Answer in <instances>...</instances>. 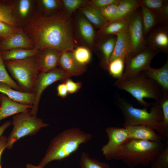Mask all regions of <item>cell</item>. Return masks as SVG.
Returning a JSON list of instances; mask_svg holds the SVG:
<instances>
[{
	"mask_svg": "<svg viewBox=\"0 0 168 168\" xmlns=\"http://www.w3.org/2000/svg\"><path fill=\"white\" fill-rule=\"evenodd\" d=\"M26 168H44V167H42L38 165L35 166L30 163L26 164Z\"/></svg>",
	"mask_w": 168,
	"mask_h": 168,
	"instance_id": "cell-47",
	"label": "cell"
},
{
	"mask_svg": "<svg viewBox=\"0 0 168 168\" xmlns=\"http://www.w3.org/2000/svg\"><path fill=\"white\" fill-rule=\"evenodd\" d=\"M2 99V94L0 93V106L1 105V103Z\"/></svg>",
	"mask_w": 168,
	"mask_h": 168,
	"instance_id": "cell-48",
	"label": "cell"
},
{
	"mask_svg": "<svg viewBox=\"0 0 168 168\" xmlns=\"http://www.w3.org/2000/svg\"><path fill=\"white\" fill-rule=\"evenodd\" d=\"M79 9L86 18L97 28H101L108 22L99 10L91 6L86 5Z\"/></svg>",
	"mask_w": 168,
	"mask_h": 168,
	"instance_id": "cell-26",
	"label": "cell"
},
{
	"mask_svg": "<svg viewBox=\"0 0 168 168\" xmlns=\"http://www.w3.org/2000/svg\"><path fill=\"white\" fill-rule=\"evenodd\" d=\"M108 22L116 19L117 13V5L113 4L99 10Z\"/></svg>",
	"mask_w": 168,
	"mask_h": 168,
	"instance_id": "cell-40",
	"label": "cell"
},
{
	"mask_svg": "<svg viewBox=\"0 0 168 168\" xmlns=\"http://www.w3.org/2000/svg\"><path fill=\"white\" fill-rule=\"evenodd\" d=\"M167 1V0H140L141 5L157 13Z\"/></svg>",
	"mask_w": 168,
	"mask_h": 168,
	"instance_id": "cell-38",
	"label": "cell"
},
{
	"mask_svg": "<svg viewBox=\"0 0 168 168\" xmlns=\"http://www.w3.org/2000/svg\"><path fill=\"white\" fill-rule=\"evenodd\" d=\"M165 146L162 141L129 138L105 157L108 160L121 161L131 168L139 165L147 166Z\"/></svg>",
	"mask_w": 168,
	"mask_h": 168,
	"instance_id": "cell-2",
	"label": "cell"
},
{
	"mask_svg": "<svg viewBox=\"0 0 168 168\" xmlns=\"http://www.w3.org/2000/svg\"><path fill=\"white\" fill-rule=\"evenodd\" d=\"M68 94H72L78 91L82 87V84L80 82H75L69 78L65 80Z\"/></svg>",
	"mask_w": 168,
	"mask_h": 168,
	"instance_id": "cell-42",
	"label": "cell"
},
{
	"mask_svg": "<svg viewBox=\"0 0 168 168\" xmlns=\"http://www.w3.org/2000/svg\"><path fill=\"white\" fill-rule=\"evenodd\" d=\"M91 133L78 128L66 129L51 141L45 155L38 166L44 167L55 161H61L76 152L82 144L91 139Z\"/></svg>",
	"mask_w": 168,
	"mask_h": 168,
	"instance_id": "cell-3",
	"label": "cell"
},
{
	"mask_svg": "<svg viewBox=\"0 0 168 168\" xmlns=\"http://www.w3.org/2000/svg\"><path fill=\"white\" fill-rule=\"evenodd\" d=\"M148 78L157 83L164 92H168V58L165 64L159 68L151 66L142 72Z\"/></svg>",
	"mask_w": 168,
	"mask_h": 168,
	"instance_id": "cell-20",
	"label": "cell"
},
{
	"mask_svg": "<svg viewBox=\"0 0 168 168\" xmlns=\"http://www.w3.org/2000/svg\"><path fill=\"white\" fill-rule=\"evenodd\" d=\"M105 132L108 141L101 148L102 154L105 157L129 138L128 132L124 127H109L106 128Z\"/></svg>",
	"mask_w": 168,
	"mask_h": 168,
	"instance_id": "cell-12",
	"label": "cell"
},
{
	"mask_svg": "<svg viewBox=\"0 0 168 168\" xmlns=\"http://www.w3.org/2000/svg\"><path fill=\"white\" fill-rule=\"evenodd\" d=\"M0 93L6 95L9 98L20 103L33 105L35 97L34 92L19 91L9 85L0 82Z\"/></svg>",
	"mask_w": 168,
	"mask_h": 168,
	"instance_id": "cell-19",
	"label": "cell"
},
{
	"mask_svg": "<svg viewBox=\"0 0 168 168\" xmlns=\"http://www.w3.org/2000/svg\"><path fill=\"white\" fill-rule=\"evenodd\" d=\"M39 51V50L33 48L31 49L16 48L1 51V52L2 59L4 61H5L20 60L35 56Z\"/></svg>",
	"mask_w": 168,
	"mask_h": 168,
	"instance_id": "cell-25",
	"label": "cell"
},
{
	"mask_svg": "<svg viewBox=\"0 0 168 168\" xmlns=\"http://www.w3.org/2000/svg\"><path fill=\"white\" fill-rule=\"evenodd\" d=\"M109 36L101 42L99 46L103 63L107 68L110 58L114 50L116 40L115 35Z\"/></svg>",
	"mask_w": 168,
	"mask_h": 168,
	"instance_id": "cell-28",
	"label": "cell"
},
{
	"mask_svg": "<svg viewBox=\"0 0 168 168\" xmlns=\"http://www.w3.org/2000/svg\"><path fill=\"white\" fill-rule=\"evenodd\" d=\"M73 56L79 64L86 66L90 61L91 54L90 50L83 46H78L72 52Z\"/></svg>",
	"mask_w": 168,
	"mask_h": 168,
	"instance_id": "cell-33",
	"label": "cell"
},
{
	"mask_svg": "<svg viewBox=\"0 0 168 168\" xmlns=\"http://www.w3.org/2000/svg\"><path fill=\"white\" fill-rule=\"evenodd\" d=\"M125 66L124 61L120 58H117L109 62L107 69L110 74L113 77L118 79L122 76Z\"/></svg>",
	"mask_w": 168,
	"mask_h": 168,
	"instance_id": "cell-31",
	"label": "cell"
},
{
	"mask_svg": "<svg viewBox=\"0 0 168 168\" xmlns=\"http://www.w3.org/2000/svg\"><path fill=\"white\" fill-rule=\"evenodd\" d=\"M69 77L59 68L46 72H40L34 83L33 92L35 95V100L30 111L32 115H36L42 94L49 86L59 80H65Z\"/></svg>",
	"mask_w": 168,
	"mask_h": 168,
	"instance_id": "cell-9",
	"label": "cell"
},
{
	"mask_svg": "<svg viewBox=\"0 0 168 168\" xmlns=\"http://www.w3.org/2000/svg\"><path fill=\"white\" fill-rule=\"evenodd\" d=\"M36 56L4 61L6 68L23 91L33 92L34 85L40 72Z\"/></svg>",
	"mask_w": 168,
	"mask_h": 168,
	"instance_id": "cell-7",
	"label": "cell"
},
{
	"mask_svg": "<svg viewBox=\"0 0 168 168\" xmlns=\"http://www.w3.org/2000/svg\"><path fill=\"white\" fill-rule=\"evenodd\" d=\"M115 35L116 36V40L110 62L116 58H120L124 61L125 63L132 52L131 41L127 29Z\"/></svg>",
	"mask_w": 168,
	"mask_h": 168,
	"instance_id": "cell-15",
	"label": "cell"
},
{
	"mask_svg": "<svg viewBox=\"0 0 168 168\" xmlns=\"http://www.w3.org/2000/svg\"><path fill=\"white\" fill-rule=\"evenodd\" d=\"M0 21L13 27L20 28L14 12L13 1L0 0Z\"/></svg>",
	"mask_w": 168,
	"mask_h": 168,
	"instance_id": "cell-22",
	"label": "cell"
},
{
	"mask_svg": "<svg viewBox=\"0 0 168 168\" xmlns=\"http://www.w3.org/2000/svg\"><path fill=\"white\" fill-rule=\"evenodd\" d=\"M0 82L7 84L14 89L19 91H23L21 89L8 74L2 59L0 50Z\"/></svg>",
	"mask_w": 168,
	"mask_h": 168,
	"instance_id": "cell-32",
	"label": "cell"
},
{
	"mask_svg": "<svg viewBox=\"0 0 168 168\" xmlns=\"http://www.w3.org/2000/svg\"><path fill=\"white\" fill-rule=\"evenodd\" d=\"M151 168H168V145L150 164Z\"/></svg>",
	"mask_w": 168,
	"mask_h": 168,
	"instance_id": "cell-35",
	"label": "cell"
},
{
	"mask_svg": "<svg viewBox=\"0 0 168 168\" xmlns=\"http://www.w3.org/2000/svg\"><path fill=\"white\" fill-rule=\"evenodd\" d=\"M119 0H92L89 1L87 5L91 6L100 10L113 4L118 5Z\"/></svg>",
	"mask_w": 168,
	"mask_h": 168,
	"instance_id": "cell-41",
	"label": "cell"
},
{
	"mask_svg": "<svg viewBox=\"0 0 168 168\" xmlns=\"http://www.w3.org/2000/svg\"><path fill=\"white\" fill-rule=\"evenodd\" d=\"M79 166L80 168H111L108 164L91 157L85 152L81 153Z\"/></svg>",
	"mask_w": 168,
	"mask_h": 168,
	"instance_id": "cell-30",
	"label": "cell"
},
{
	"mask_svg": "<svg viewBox=\"0 0 168 168\" xmlns=\"http://www.w3.org/2000/svg\"><path fill=\"white\" fill-rule=\"evenodd\" d=\"M33 2L31 0L13 1L14 12L19 22H24L29 17L31 12Z\"/></svg>",
	"mask_w": 168,
	"mask_h": 168,
	"instance_id": "cell-29",
	"label": "cell"
},
{
	"mask_svg": "<svg viewBox=\"0 0 168 168\" xmlns=\"http://www.w3.org/2000/svg\"><path fill=\"white\" fill-rule=\"evenodd\" d=\"M78 26L79 33L85 41L90 45L92 44L95 34L92 24L84 16H81L78 19Z\"/></svg>",
	"mask_w": 168,
	"mask_h": 168,
	"instance_id": "cell-27",
	"label": "cell"
},
{
	"mask_svg": "<svg viewBox=\"0 0 168 168\" xmlns=\"http://www.w3.org/2000/svg\"><path fill=\"white\" fill-rule=\"evenodd\" d=\"M124 127L127 130L129 138L153 142L163 140L162 137L154 129L146 125H126Z\"/></svg>",
	"mask_w": 168,
	"mask_h": 168,
	"instance_id": "cell-17",
	"label": "cell"
},
{
	"mask_svg": "<svg viewBox=\"0 0 168 168\" xmlns=\"http://www.w3.org/2000/svg\"><path fill=\"white\" fill-rule=\"evenodd\" d=\"M12 124V121L8 120L5 122L0 126V137L2 135L5 130Z\"/></svg>",
	"mask_w": 168,
	"mask_h": 168,
	"instance_id": "cell-46",
	"label": "cell"
},
{
	"mask_svg": "<svg viewBox=\"0 0 168 168\" xmlns=\"http://www.w3.org/2000/svg\"><path fill=\"white\" fill-rule=\"evenodd\" d=\"M58 66L69 77L81 75L86 71V66L77 63L73 56L72 52H62Z\"/></svg>",
	"mask_w": 168,
	"mask_h": 168,
	"instance_id": "cell-16",
	"label": "cell"
},
{
	"mask_svg": "<svg viewBox=\"0 0 168 168\" xmlns=\"http://www.w3.org/2000/svg\"><path fill=\"white\" fill-rule=\"evenodd\" d=\"M127 30L131 43L132 52L130 55H133L146 46L143 34L141 10H137L129 18Z\"/></svg>",
	"mask_w": 168,
	"mask_h": 168,
	"instance_id": "cell-10",
	"label": "cell"
},
{
	"mask_svg": "<svg viewBox=\"0 0 168 168\" xmlns=\"http://www.w3.org/2000/svg\"><path fill=\"white\" fill-rule=\"evenodd\" d=\"M129 19H118L108 21L103 27L99 29L98 36L115 35L128 29Z\"/></svg>",
	"mask_w": 168,
	"mask_h": 168,
	"instance_id": "cell-23",
	"label": "cell"
},
{
	"mask_svg": "<svg viewBox=\"0 0 168 168\" xmlns=\"http://www.w3.org/2000/svg\"><path fill=\"white\" fill-rule=\"evenodd\" d=\"M57 91L58 96L61 98L66 97L68 94L67 87L64 82L58 85Z\"/></svg>",
	"mask_w": 168,
	"mask_h": 168,
	"instance_id": "cell-43",
	"label": "cell"
},
{
	"mask_svg": "<svg viewBox=\"0 0 168 168\" xmlns=\"http://www.w3.org/2000/svg\"><path fill=\"white\" fill-rule=\"evenodd\" d=\"M167 23L168 22V1L157 13Z\"/></svg>",
	"mask_w": 168,
	"mask_h": 168,
	"instance_id": "cell-44",
	"label": "cell"
},
{
	"mask_svg": "<svg viewBox=\"0 0 168 168\" xmlns=\"http://www.w3.org/2000/svg\"><path fill=\"white\" fill-rule=\"evenodd\" d=\"M61 53L51 48H46L39 50L35 59L40 72H46L57 68Z\"/></svg>",
	"mask_w": 168,
	"mask_h": 168,
	"instance_id": "cell-13",
	"label": "cell"
},
{
	"mask_svg": "<svg viewBox=\"0 0 168 168\" xmlns=\"http://www.w3.org/2000/svg\"><path fill=\"white\" fill-rule=\"evenodd\" d=\"M32 43L21 29L9 37L0 40V50L4 51L16 48H33Z\"/></svg>",
	"mask_w": 168,
	"mask_h": 168,
	"instance_id": "cell-14",
	"label": "cell"
},
{
	"mask_svg": "<svg viewBox=\"0 0 168 168\" xmlns=\"http://www.w3.org/2000/svg\"><path fill=\"white\" fill-rule=\"evenodd\" d=\"M159 52L158 50L146 46L138 53L130 55L125 63L122 76L116 82H122L129 79L146 70L150 66L153 58Z\"/></svg>",
	"mask_w": 168,
	"mask_h": 168,
	"instance_id": "cell-8",
	"label": "cell"
},
{
	"mask_svg": "<svg viewBox=\"0 0 168 168\" xmlns=\"http://www.w3.org/2000/svg\"><path fill=\"white\" fill-rule=\"evenodd\" d=\"M7 137L2 135L0 137V168H1V161L2 153L7 147Z\"/></svg>",
	"mask_w": 168,
	"mask_h": 168,
	"instance_id": "cell-45",
	"label": "cell"
},
{
	"mask_svg": "<svg viewBox=\"0 0 168 168\" xmlns=\"http://www.w3.org/2000/svg\"><path fill=\"white\" fill-rule=\"evenodd\" d=\"M140 7L144 38L146 34L157 25L161 24H168L157 13L148 9L142 5Z\"/></svg>",
	"mask_w": 168,
	"mask_h": 168,
	"instance_id": "cell-21",
	"label": "cell"
},
{
	"mask_svg": "<svg viewBox=\"0 0 168 168\" xmlns=\"http://www.w3.org/2000/svg\"><path fill=\"white\" fill-rule=\"evenodd\" d=\"M21 29L20 28L13 27L0 21V40L9 37Z\"/></svg>",
	"mask_w": 168,
	"mask_h": 168,
	"instance_id": "cell-39",
	"label": "cell"
},
{
	"mask_svg": "<svg viewBox=\"0 0 168 168\" xmlns=\"http://www.w3.org/2000/svg\"><path fill=\"white\" fill-rule=\"evenodd\" d=\"M114 85L129 93L139 105L146 108L151 106V103L146 102L145 98L153 99L157 102L164 93L157 83L147 77L142 72L127 80L116 81Z\"/></svg>",
	"mask_w": 168,
	"mask_h": 168,
	"instance_id": "cell-5",
	"label": "cell"
},
{
	"mask_svg": "<svg viewBox=\"0 0 168 168\" xmlns=\"http://www.w3.org/2000/svg\"><path fill=\"white\" fill-rule=\"evenodd\" d=\"M2 94V99L0 106V121L17 114L30 110L31 105L23 104L15 101L6 95Z\"/></svg>",
	"mask_w": 168,
	"mask_h": 168,
	"instance_id": "cell-18",
	"label": "cell"
},
{
	"mask_svg": "<svg viewBox=\"0 0 168 168\" xmlns=\"http://www.w3.org/2000/svg\"><path fill=\"white\" fill-rule=\"evenodd\" d=\"M141 6L140 0H119L116 19H129Z\"/></svg>",
	"mask_w": 168,
	"mask_h": 168,
	"instance_id": "cell-24",
	"label": "cell"
},
{
	"mask_svg": "<svg viewBox=\"0 0 168 168\" xmlns=\"http://www.w3.org/2000/svg\"><path fill=\"white\" fill-rule=\"evenodd\" d=\"M69 19L64 10L49 16L35 12L23 30L39 51L51 48L61 52H72L77 44Z\"/></svg>",
	"mask_w": 168,
	"mask_h": 168,
	"instance_id": "cell-1",
	"label": "cell"
},
{
	"mask_svg": "<svg viewBox=\"0 0 168 168\" xmlns=\"http://www.w3.org/2000/svg\"><path fill=\"white\" fill-rule=\"evenodd\" d=\"M29 110L14 115L12 124L13 128L7 137V147L11 149L18 140L27 136L36 134L42 128L49 124L44 122L36 115H32Z\"/></svg>",
	"mask_w": 168,
	"mask_h": 168,
	"instance_id": "cell-6",
	"label": "cell"
},
{
	"mask_svg": "<svg viewBox=\"0 0 168 168\" xmlns=\"http://www.w3.org/2000/svg\"><path fill=\"white\" fill-rule=\"evenodd\" d=\"M41 9L45 12H54L63 6L61 0H40L38 1Z\"/></svg>",
	"mask_w": 168,
	"mask_h": 168,
	"instance_id": "cell-36",
	"label": "cell"
},
{
	"mask_svg": "<svg viewBox=\"0 0 168 168\" xmlns=\"http://www.w3.org/2000/svg\"><path fill=\"white\" fill-rule=\"evenodd\" d=\"M157 25L145 35L146 46L152 49L168 54V27L167 24Z\"/></svg>",
	"mask_w": 168,
	"mask_h": 168,
	"instance_id": "cell-11",
	"label": "cell"
},
{
	"mask_svg": "<svg viewBox=\"0 0 168 168\" xmlns=\"http://www.w3.org/2000/svg\"><path fill=\"white\" fill-rule=\"evenodd\" d=\"M116 104L123 116L124 126L139 125L149 126L158 133L163 141L168 142V134L162 126V113L158 102L151 103L149 112L147 108L134 107L132 104L119 96L117 97Z\"/></svg>",
	"mask_w": 168,
	"mask_h": 168,
	"instance_id": "cell-4",
	"label": "cell"
},
{
	"mask_svg": "<svg viewBox=\"0 0 168 168\" xmlns=\"http://www.w3.org/2000/svg\"><path fill=\"white\" fill-rule=\"evenodd\" d=\"M157 102L162 113V126L166 133L168 134V92L164 93Z\"/></svg>",
	"mask_w": 168,
	"mask_h": 168,
	"instance_id": "cell-34",
	"label": "cell"
},
{
	"mask_svg": "<svg viewBox=\"0 0 168 168\" xmlns=\"http://www.w3.org/2000/svg\"><path fill=\"white\" fill-rule=\"evenodd\" d=\"M86 0H62L63 6L68 17L77 8L87 5L89 2Z\"/></svg>",
	"mask_w": 168,
	"mask_h": 168,
	"instance_id": "cell-37",
	"label": "cell"
}]
</instances>
